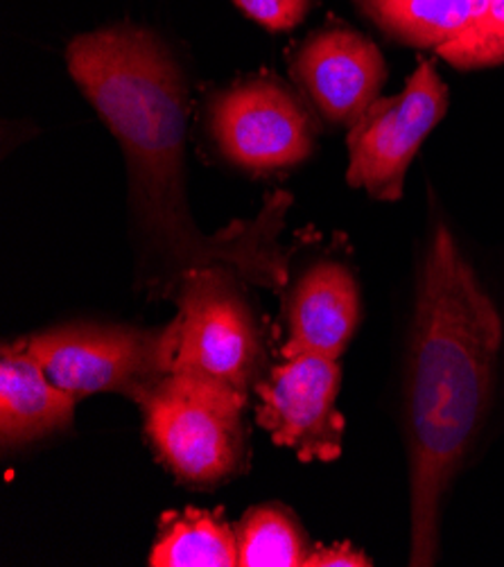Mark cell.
<instances>
[{"instance_id": "cell-1", "label": "cell", "mask_w": 504, "mask_h": 567, "mask_svg": "<svg viewBox=\"0 0 504 567\" xmlns=\"http://www.w3.org/2000/svg\"><path fill=\"white\" fill-rule=\"evenodd\" d=\"M66 66L123 147L132 210L154 258L175 267L177 278L197 267L227 265L247 282L281 290L288 265L276 234L290 195H274L256 219L234 224L217 236L202 234L188 213V91L167 45L145 28L116 23L75 37L66 48Z\"/></svg>"}, {"instance_id": "cell-2", "label": "cell", "mask_w": 504, "mask_h": 567, "mask_svg": "<svg viewBox=\"0 0 504 567\" xmlns=\"http://www.w3.org/2000/svg\"><path fill=\"white\" fill-rule=\"evenodd\" d=\"M504 362V315L436 221L416 278L405 371L410 565H434L443 499L491 419Z\"/></svg>"}, {"instance_id": "cell-3", "label": "cell", "mask_w": 504, "mask_h": 567, "mask_svg": "<svg viewBox=\"0 0 504 567\" xmlns=\"http://www.w3.org/2000/svg\"><path fill=\"white\" fill-rule=\"evenodd\" d=\"M136 405L158 460L182 482L210 486L240 468L247 395L195 375L167 373Z\"/></svg>"}, {"instance_id": "cell-4", "label": "cell", "mask_w": 504, "mask_h": 567, "mask_svg": "<svg viewBox=\"0 0 504 567\" xmlns=\"http://www.w3.org/2000/svg\"><path fill=\"white\" fill-rule=\"evenodd\" d=\"M240 274L227 265L186 271L177 282V317L171 323L175 358L171 373L195 375L249 399L260 380L265 347Z\"/></svg>"}, {"instance_id": "cell-5", "label": "cell", "mask_w": 504, "mask_h": 567, "mask_svg": "<svg viewBox=\"0 0 504 567\" xmlns=\"http://www.w3.org/2000/svg\"><path fill=\"white\" fill-rule=\"evenodd\" d=\"M45 375L75 401L100 391L125 393L134 403L173 371V326L143 330L132 326L69 323L25 339Z\"/></svg>"}, {"instance_id": "cell-6", "label": "cell", "mask_w": 504, "mask_h": 567, "mask_svg": "<svg viewBox=\"0 0 504 567\" xmlns=\"http://www.w3.org/2000/svg\"><path fill=\"white\" fill-rule=\"evenodd\" d=\"M448 104L451 93L434 64L421 62L401 93L378 97L349 127V186L380 202H399L408 169Z\"/></svg>"}, {"instance_id": "cell-7", "label": "cell", "mask_w": 504, "mask_h": 567, "mask_svg": "<svg viewBox=\"0 0 504 567\" xmlns=\"http://www.w3.org/2000/svg\"><path fill=\"white\" fill-rule=\"evenodd\" d=\"M258 425L301 462H335L342 455L344 416L338 410L342 369L321 355H292L256 382Z\"/></svg>"}, {"instance_id": "cell-8", "label": "cell", "mask_w": 504, "mask_h": 567, "mask_svg": "<svg viewBox=\"0 0 504 567\" xmlns=\"http://www.w3.org/2000/svg\"><path fill=\"white\" fill-rule=\"evenodd\" d=\"M210 132L222 154L251 173L297 165L315 150L308 111L274 80H249L219 93L210 104Z\"/></svg>"}, {"instance_id": "cell-9", "label": "cell", "mask_w": 504, "mask_h": 567, "mask_svg": "<svg viewBox=\"0 0 504 567\" xmlns=\"http://www.w3.org/2000/svg\"><path fill=\"white\" fill-rule=\"evenodd\" d=\"M292 78L332 125H353L378 100L387 66L378 45L353 30L312 34L295 54Z\"/></svg>"}, {"instance_id": "cell-10", "label": "cell", "mask_w": 504, "mask_h": 567, "mask_svg": "<svg viewBox=\"0 0 504 567\" xmlns=\"http://www.w3.org/2000/svg\"><path fill=\"white\" fill-rule=\"evenodd\" d=\"M360 288L353 271L335 260L312 265L288 301L290 339L284 358L321 355L340 360L360 323Z\"/></svg>"}, {"instance_id": "cell-11", "label": "cell", "mask_w": 504, "mask_h": 567, "mask_svg": "<svg viewBox=\"0 0 504 567\" xmlns=\"http://www.w3.org/2000/svg\"><path fill=\"white\" fill-rule=\"evenodd\" d=\"M75 399L54 384L25 342L0 355V441L21 447L73 423Z\"/></svg>"}, {"instance_id": "cell-12", "label": "cell", "mask_w": 504, "mask_h": 567, "mask_svg": "<svg viewBox=\"0 0 504 567\" xmlns=\"http://www.w3.org/2000/svg\"><path fill=\"white\" fill-rule=\"evenodd\" d=\"M152 567H236V529L222 508L204 512L188 506L184 514H165L150 554Z\"/></svg>"}, {"instance_id": "cell-13", "label": "cell", "mask_w": 504, "mask_h": 567, "mask_svg": "<svg viewBox=\"0 0 504 567\" xmlns=\"http://www.w3.org/2000/svg\"><path fill=\"white\" fill-rule=\"evenodd\" d=\"M480 8V0H384L373 17L391 37L439 50L469 28Z\"/></svg>"}, {"instance_id": "cell-14", "label": "cell", "mask_w": 504, "mask_h": 567, "mask_svg": "<svg viewBox=\"0 0 504 567\" xmlns=\"http://www.w3.org/2000/svg\"><path fill=\"white\" fill-rule=\"evenodd\" d=\"M240 567H306L308 540L290 512L256 506L236 525Z\"/></svg>"}, {"instance_id": "cell-15", "label": "cell", "mask_w": 504, "mask_h": 567, "mask_svg": "<svg viewBox=\"0 0 504 567\" xmlns=\"http://www.w3.org/2000/svg\"><path fill=\"white\" fill-rule=\"evenodd\" d=\"M439 56L455 69H486L504 62V0H486L469 28L441 45Z\"/></svg>"}, {"instance_id": "cell-16", "label": "cell", "mask_w": 504, "mask_h": 567, "mask_svg": "<svg viewBox=\"0 0 504 567\" xmlns=\"http://www.w3.org/2000/svg\"><path fill=\"white\" fill-rule=\"evenodd\" d=\"M236 6L263 28L281 32L297 28L306 19L310 0H236Z\"/></svg>"}, {"instance_id": "cell-17", "label": "cell", "mask_w": 504, "mask_h": 567, "mask_svg": "<svg viewBox=\"0 0 504 567\" xmlns=\"http://www.w3.org/2000/svg\"><path fill=\"white\" fill-rule=\"evenodd\" d=\"M371 558L349 543L319 547L308 554L306 567H371Z\"/></svg>"}, {"instance_id": "cell-18", "label": "cell", "mask_w": 504, "mask_h": 567, "mask_svg": "<svg viewBox=\"0 0 504 567\" xmlns=\"http://www.w3.org/2000/svg\"><path fill=\"white\" fill-rule=\"evenodd\" d=\"M358 3H360L364 10H369V12L373 14V12L384 3V0H358Z\"/></svg>"}, {"instance_id": "cell-19", "label": "cell", "mask_w": 504, "mask_h": 567, "mask_svg": "<svg viewBox=\"0 0 504 567\" xmlns=\"http://www.w3.org/2000/svg\"><path fill=\"white\" fill-rule=\"evenodd\" d=\"M480 3H482V6H484V3H486V0H480Z\"/></svg>"}]
</instances>
